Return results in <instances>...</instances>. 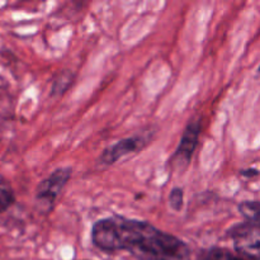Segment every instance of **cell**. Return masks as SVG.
Listing matches in <instances>:
<instances>
[{"label":"cell","instance_id":"cell-9","mask_svg":"<svg viewBox=\"0 0 260 260\" xmlns=\"http://www.w3.org/2000/svg\"><path fill=\"white\" fill-rule=\"evenodd\" d=\"M15 197L9 183L0 174V213L5 212L14 203Z\"/></svg>","mask_w":260,"mask_h":260},{"label":"cell","instance_id":"cell-11","mask_svg":"<svg viewBox=\"0 0 260 260\" xmlns=\"http://www.w3.org/2000/svg\"><path fill=\"white\" fill-rule=\"evenodd\" d=\"M258 73L260 74V66H259V68H258Z\"/></svg>","mask_w":260,"mask_h":260},{"label":"cell","instance_id":"cell-7","mask_svg":"<svg viewBox=\"0 0 260 260\" xmlns=\"http://www.w3.org/2000/svg\"><path fill=\"white\" fill-rule=\"evenodd\" d=\"M74 81V74L71 71H61L55 78L52 83V89H51V95H61L65 93Z\"/></svg>","mask_w":260,"mask_h":260},{"label":"cell","instance_id":"cell-8","mask_svg":"<svg viewBox=\"0 0 260 260\" xmlns=\"http://www.w3.org/2000/svg\"><path fill=\"white\" fill-rule=\"evenodd\" d=\"M239 211L245 218V221L260 223V202L256 201H245L239 205Z\"/></svg>","mask_w":260,"mask_h":260},{"label":"cell","instance_id":"cell-5","mask_svg":"<svg viewBox=\"0 0 260 260\" xmlns=\"http://www.w3.org/2000/svg\"><path fill=\"white\" fill-rule=\"evenodd\" d=\"M150 140H151V136L144 134L119 140V141L108 146L102 152V155L99 156V161H101V164L104 165L114 164V162H117L122 157L144 149L149 144Z\"/></svg>","mask_w":260,"mask_h":260},{"label":"cell","instance_id":"cell-3","mask_svg":"<svg viewBox=\"0 0 260 260\" xmlns=\"http://www.w3.org/2000/svg\"><path fill=\"white\" fill-rule=\"evenodd\" d=\"M71 172L73 170L69 167L58 168L38 184L37 190H36V198L41 205L45 206L46 211L52 210L56 200L70 179Z\"/></svg>","mask_w":260,"mask_h":260},{"label":"cell","instance_id":"cell-1","mask_svg":"<svg viewBox=\"0 0 260 260\" xmlns=\"http://www.w3.org/2000/svg\"><path fill=\"white\" fill-rule=\"evenodd\" d=\"M94 246L106 253L128 251L137 260H190L187 244L150 222L113 215L91 228Z\"/></svg>","mask_w":260,"mask_h":260},{"label":"cell","instance_id":"cell-10","mask_svg":"<svg viewBox=\"0 0 260 260\" xmlns=\"http://www.w3.org/2000/svg\"><path fill=\"white\" fill-rule=\"evenodd\" d=\"M183 198H184L183 189H180V188H174V189H172L169 196L170 207L174 211H177V212H179L183 208Z\"/></svg>","mask_w":260,"mask_h":260},{"label":"cell","instance_id":"cell-4","mask_svg":"<svg viewBox=\"0 0 260 260\" xmlns=\"http://www.w3.org/2000/svg\"><path fill=\"white\" fill-rule=\"evenodd\" d=\"M201 135V123L198 121H190L185 127L180 139L179 146L174 155L170 157L169 164L174 172H184L192 160L193 152L198 145Z\"/></svg>","mask_w":260,"mask_h":260},{"label":"cell","instance_id":"cell-2","mask_svg":"<svg viewBox=\"0 0 260 260\" xmlns=\"http://www.w3.org/2000/svg\"><path fill=\"white\" fill-rule=\"evenodd\" d=\"M236 255L245 260H260V223L244 221L228 231Z\"/></svg>","mask_w":260,"mask_h":260},{"label":"cell","instance_id":"cell-6","mask_svg":"<svg viewBox=\"0 0 260 260\" xmlns=\"http://www.w3.org/2000/svg\"><path fill=\"white\" fill-rule=\"evenodd\" d=\"M196 260H245L223 248H210L200 251Z\"/></svg>","mask_w":260,"mask_h":260}]
</instances>
